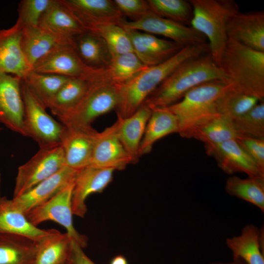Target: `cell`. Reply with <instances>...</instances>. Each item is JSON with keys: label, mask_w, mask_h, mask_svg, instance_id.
<instances>
[{"label": "cell", "mask_w": 264, "mask_h": 264, "mask_svg": "<svg viewBox=\"0 0 264 264\" xmlns=\"http://www.w3.org/2000/svg\"><path fill=\"white\" fill-rule=\"evenodd\" d=\"M209 264H246L244 261L240 259H233V261L229 263L214 262Z\"/></svg>", "instance_id": "f6af8a7d"}, {"label": "cell", "mask_w": 264, "mask_h": 264, "mask_svg": "<svg viewBox=\"0 0 264 264\" xmlns=\"http://www.w3.org/2000/svg\"><path fill=\"white\" fill-rule=\"evenodd\" d=\"M133 52L146 66L158 65L169 59L184 46L144 32L125 29Z\"/></svg>", "instance_id": "ac0fdd59"}, {"label": "cell", "mask_w": 264, "mask_h": 264, "mask_svg": "<svg viewBox=\"0 0 264 264\" xmlns=\"http://www.w3.org/2000/svg\"><path fill=\"white\" fill-rule=\"evenodd\" d=\"M122 16L126 15L137 20L151 11L147 0H113ZM132 20V21H133Z\"/></svg>", "instance_id": "b9f144b4"}, {"label": "cell", "mask_w": 264, "mask_h": 264, "mask_svg": "<svg viewBox=\"0 0 264 264\" xmlns=\"http://www.w3.org/2000/svg\"><path fill=\"white\" fill-rule=\"evenodd\" d=\"M151 11L162 18L190 26L193 8L189 0H148Z\"/></svg>", "instance_id": "74e56055"}, {"label": "cell", "mask_w": 264, "mask_h": 264, "mask_svg": "<svg viewBox=\"0 0 264 264\" xmlns=\"http://www.w3.org/2000/svg\"><path fill=\"white\" fill-rule=\"evenodd\" d=\"M176 116L165 108L152 110L139 148V156L150 153L154 144L162 138L178 132Z\"/></svg>", "instance_id": "f1b7e54d"}, {"label": "cell", "mask_w": 264, "mask_h": 264, "mask_svg": "<svg viewBox=\"0 0 264 264\" xmlns=\"http://www.w3.org/2000/svg\"><path fill=\"white\" fill-rule=\"evenodd\" d=\"M58 232L55 229H41L34 225L25 214L14 206L12 199L0 194V234H18L39 242Z\"/></svg>", "instance_id": "7402d4cb"}, {"label": "cell", "mask_w": 264, "mask_h": 264, "mask_svg": "<svg viewBox=\"0 0 264 264\" xmlns=\"http://www.w3.org/2000/svg\"><path fill=\"white\" fill-rule=\"evenodd\" d=\"M207 52H209L207 42L184 46L166 61L148 66L126 83L118 84L119 99L115 109L117 117L126 118L132 114L179 65Z\"/></svg>", "instance_id": "6da1fadb"}, {"label": "cell", "mask_w": 264, "mask_h": 264, "mask_svg": "<svg viewBox=\"0 0 264 264\" xmlns=\"http://www.w3.org/2000/svg\"><path fill=\"white\" fill-rule=\"evenodd\" d=\"M97 132L91 126L64 125L60 145L63 150L65 166L79 170L90 165Z\"/></svg>", "instance_id": "7c38bea8"}, {"label": "cell", "mask_w": 264, "mask_h": 264, "mask_svg": "<svg viewBox=\"0 0 264 264\" xmlns=\"http://www.w3.org/2000/svg\"><path fill=\"white\" fill-rule=\"evenodd\" d=\"M22 80L12 74L0 73V123L23 136Z\"/></svg>", "instance_id": "5bb4252c"}, {"label": "cell", "mask_w": 264, "mask_h": 264, "mask_svg": "<svg viewBox=\"0 0 264 264\" xmlns=\"http://www.w3.org/2000/svg\"><path fill=\"white\" fill-rule=\"evenodd\" d=\"M53 0H22L19 3L17 22L22 28L38 26Z\"/></svg>", "instance_id": "ab89813d"}, {"label": "cell", "mask_w": 264, "mask_h": 264, "mask_svg": "<svg viewBox=\"0 0 264 264\" xmlns=\"http://www.w3.org/2000/svg\"><path fill=\"white\" fill-rule=\"evenodd\" d=\"M72 239L58 232L38 242L34 264H65L69 261Z\"/></svg>", "instance_id": "1f68e13d"}, {"label": "cell", "mask_w": 264, "mask_h": 264, "mask_svg": "<svg viewBox=\"0 0 264 264\" xmlns=\"http://www.w3.org/2000/svg\"><path fill=\"white\" fill-rule=\"evenodd\" d=\"M264 229L249 224L238 236L226 239L233 259H240L246 264H264Z\"/></svg>", "instance_id": "d4e9b609"}, {"label": "cell", "mask_w": 264, "mask_h": 264, "mask_svg": "<svg viewBox=\"0 0 264 264\" xmlns=\"http://www.w3.org/2000/svg\"><path fill=\"white\" fill-rule=\"evenodd\" d=\"M148 66L133 52L113 56L109 66L96 80L115 84L128 81Z\"/></svg>", "instance_id": "4dcf8cb0"}, {"label": "cell", "mask_w": 264, "mask_h": 264, "mask_svg": "<svg viewBox=\"0 0 264 264\" xmlns=\"http://www.w3.org/2000/svg\"><path fill=\"white\" fill-rule=\"evenodd\" d=\"M77 170L64 166L50 177L22 195L13 198L15 207L26 214L48 200L61 189L73 183Z\"/></svg>", "instance_id": "e0dca14e"}, {"label": "cell", "mask_w": 264, "mask_h": 264, "mask_svg": "<svg viewBox=\"0 0 264 264\" xmlns=\"http://www.w3.org/2000/svg\"><path fill=\"white\" fill-rule=\"evenodd\" d=\"M110 264H128V263L124 256L119 255L114 257Z\"/></svg>", "instance_id": "ee69618b"}, {"label": "cell", "mask_w": 264, "mask_h": 264, "mask_svg": "<svg viewBox=\"0 0 264 264\" xmlns=\"http://www.w3.org/2000/svg\"><path fill=\"white\" fill-rule=\"evenodd\" d=\"M89 86V82L70 78L51 101L48 108L58 118L75 107L81 100Z\"/></svg>", "instance_id": "836d02e7"}, {"label": "cell", "mask_w": 264, "mask_h": 264, "mask_svg": "<svg viewBox=\"0 0 264 264\" xmlns=\"http://www.w3.org/2000/svg\"><path fill=\"white\" fill-rule=\"evenodd\" d=\"M103 69L86 65L79 57L74 45L60 44L40 59L31 70L40 73L80 78L90 82Z\"/></svg>", "instance_id": "30bf717a"}, {"label": "cell", "mask_w": 264, "mask_h": 264, "mask_svg": "<svg viewBox=\"0 0 264 264\" xmlns=\"http://www.w3.org/2000/svg\"><path fill=\"white\" fill-rule=\"evenodd\" d=\"M193 8L190 26L206 38L209 53L219 66L227 40V26L240 12L233 0H190Z\"/></svg>", "instance_id": "277c9868"}, {"label": "cell", "mask_w": 264, "mask_h": 264, "mask_svg": "<svg viewBox=\"0 0 264 264\" xmlns=\"http://www.w3.org/2000/svg\"><path fill=\"white\" fill-rule=\"evenodd\" d=\"M260 102L255 97L234 90L231 86L217 100L216 109L218 113L233 120L247 112Z\"/></svg>", "instance_id": "8d00e7d4"}, {"label": "cell", "mask_w": 264, "mask_h": 264, "mask_svg": "<svg viewBox=\"0 0 264 264\" xmlns=\"http://www.w3.org/2000/svg\"><path fill=\"white\" fill-rule=\"evenodd\" d=\"M235 140L264 174V139L238 135Z\"/></svg>", "instance_id": "60d3db41"}, {"label": "cell", "mask_w": 264, "mask_h": 264, "mask_svg": "<svg viewBox=\"0 0 264 264\" xmlns=\"http://www.w3.org/2000/svg\"><path fill=\"white\" fill-rule=\"evenodd\" d=\"M74 46L88 66L105 69L110 64L111 54L105 41L99 35L87 31L74 38Z\"/></svg>", "instance_id": "f546056e"}, {"label": "cell", "mask_w": 264, "mask_h": 264, "mask_svg": "<svg viewBox=\"0 0 264 264\" xmlns=\"http://www.w3.org/2000/svg\"><path fill=\"white\" fill-rule=\"evenodd\" d=\"M38 242L22 235L0 234V264H34Z\"/></svg>", "instance_id": "83f0119b"}, {"label": "cell", "mask_w": 264, "mask_h": 264, "mask_svg": "<svg viewBox=\"0 0 264 264\" xmlns=\"http://www.w3.org/2000/svg\"><path fill=\"white\" fill-rule=\"evenodd\" d=\"M21 44L26 61L32 69L34 65L54 47L69 44L38 25L22 28Z\"/></svg>", "instance_id": "484cf974"}, {"label": "cell", "mask_w": 264, "mask_h": 264, "mask_svg": "<svg viewBox=\"0 0 264 264\" xmlns=\"http://www.w3.org/2000/svg\"><path fill=\"white\" fill-rule=\"evenodd\" d=\"M2 130V129L0 127V132ZM1 174L0 172V187H1Z\"/></svg>", "instance_id": "bcb514c9"}, {"label": "cell", "mask_w": 264, "mask_h": 264, "mask_svg": "<svg viewBox=\"0 0 264 264\" xmlns=\"http://www.w3.org/2000/svg\"><path fill=\"white\" fill-rule=\"evenodd\" d=\"M22 28L17 21L11 27L0 29V73L23 79L31 69L22 50Z\"/></svg>", "instance_id": "ffe728a7"}, {"label": "cell", "mask_w": 264, "mask_h": 264, "mask_svg": "<svg viewBox=\"0 0 264 264\" xmlns=\"http://www.w3.org/2000/svg\"><path fill=\"white\" fill-rule=\"evenodd\" d=\"M69 78L31 70L22 80L40 102L47 108L57 92Z\"/></svg>", "instance_id": "e575fe53"}, {"label": "cell", "mask_w": 264, "mask_h": 264, "mask_svg": "<svg viewBox=\"0 0 264 264\" xmlns=\"http://www.w3.org/2000/svg\"><path fill=\"white\" fill-rule=\"evenodd\" d=\"M132 163L117 135L116 122L101 132L94 141L90 165L117 170Z\"/></svg>", "instance_id": "9a60e30c"}, {"label": "cell", "mask_w": 264, "mask_h": 264, "mask_svg": "<svg viewBox=\"0 0 264 264\" xmlns=\"http://www.w3.org/2000/svg\"><path fill=\"white\" fill-rule=\"evenodd\" d=\"M64 166V153L60 145L40 148L28 161L18 168L13 198L22 195Z\"/></svg>", "instance_id": "ba28073f"}, {"label": "cell", "mask_w": 264, "mask_h": 264, "mask_svg": "<svg viewBox=\"0 0 264 264\" xmlns=\"http://www.w3.org/2000/svg\"><path fill=\"white\" fill-rule=\"evenodd\" d=\"M228 38L253 49L264 52V11L239 12L229 21Z\"/></svg>", "instance_id": "44dd1931"}, {"label": "cell", "mask_w": 264, "mask_h": 264, "mask_svg": "<svg viewBox=\"0 0 264 264\" xmlns=\"http://www.w3.org/2000/svg\"><path fill=\"white\" fill-rule=\"evenodd\" d=\"M86 30L99 35L105 41L112 56L133 52L128 33L118 23L96 24L88 26Z\"/></svg>", "instance_id": "d590c367"}, {"label": "cell", "mask_w": 264, "mask_h": 264, "mask_svg": "<svg viewBox=\"0 0 264 264\" xmlns=\"http://www.w3.org/2000/svg\"><path fill=\"white\" fill-rule=\"evenodd\" d=\"M152 110L145 104L132 114L126 117H117L116 121L119 139L132 162L136 163L139 158V148Z\"/></svg>", "instance_id": "cb8c5ba5"}, {"label": "cell", "mask_w": 264, "mask_h": 264, "mask_svg": "<svg viewBox=\"0 0 264 264\" xmlns=\"http://www.w3.org/2000/svg\"><path fill=\"white\" fill-rule=\"evenodd\" d=\"M118 99V84L95 80L89 82L79 103L58 119L64 126H91L97 118L115 110Z\"/></svg>", "instance_id": "8992f818"}, {"label": "cell", "mask_w": 264, "mask_h": 264, "mask_svg": "<svg viewBox=\"0 0 264 264\" xmlns=\"http://www.w3.org/2000/svg\"><path fill=\"white\" fill-rule=\"evenodd\" d=\"M230 86L229 82L224 80L207 82L192 88L179 101L166 107L177 118L180 136L186 138L198 124L218 113L217 100Z\"/></svg>", "instance_id": "5b68a950"}, {"label": "cell", "mask_w": 264, "mask_h": 264, "mask_svg": "<svg viewBox=\"0 0 264 264\" xmlns=\"http://www.w3.org/2000/svg\"><path fill=\"white\" fill-rule=\"evenodd\" d=\"M119 25L125 29L163 36L183 46L207 42L203 35L190 26L162 18L151 11L135 20L128 21L123 18Z\"/></svg>", "instance_id": "8fae6325"}, {"label": "cell", "mask_w": 264, "mask_h": 264, "mask_svg": "<svg viewBox=\"0 0 264 264\" xmlns=\"http://www.w3.org/2000/svg\"><path fill=\"white\" fill-rule=\"evenodd\" d=\"M207 154L215 158L218 166L225 173H244L248 176L264 177L256 164L235 139L219 144L205 146Z\"/></svg>", "instance_id": "d6986e66"}, {"label": "cell", "mask_w": 264, "mask_h": 264, "mask_svg": "<svg viewBox=\"0 0 264 264\" xmlns=\"http://www.w3.org/2000/svg\"><path fill=\"white\" fill-rule=\"evenodd\" d=\"M225 189L231 196L250 203L264 211V177L254 176L242 178L237 176L228 177Z\"/></svg>", "instance_id": "d6a6232c"}, {"label": "cell", "mask_w": 264, "mask_h": 264, "mask_svg": "<svg viewBox=\"0 0 264 264\" xmlns=\"http://www.w3.org/2000/svg\"><path fill=\"white\" fill-rule=\"evenodd\" d=\"M219 66L234 90L264 98V52L228 38Z\"/></svg>", "instance_id": "3957f363"}, {"label": "cell", "mask_w": 264, "mask_h": 264, "mask_svg": "<svg viewBox=\"0 0 264 264\" xmlns=\"http://www.w3.org/2000/svg\"><path fill=\"white\" fill-rule=\"evenodd\" d=\"M73 184L74 182L67 185L25 215L29 221L36 226L47 220L59 224L66 229L73 241L84 248L87 246V238L79 233L73 223L71 198Z\"/></svg>", "instance_id": "9c48e42d"}, {"label": "cell", "mask_w": 264, "mask_h": 264, "mask_svg": "<svg viewBox=\"0 0 264 264\" xmlns=\"http://www.w3.org/2000/svg\"><path fill=\"white\" fill-rule=\"evenodd\" d=\"M232 121L238 135L264 139V101Z\"/></svg>", "instance_id": "f35d334b"}, {"label": "cell", "mask_w": 264, "mask_h": 264, "mask_svg": "<svg viewBox=\"0 0 264 264\" xmlns=\"http://www.w3.org/2000/svg\"><path fill=\"white\" fill-rule=\"evenodd\" d=\"M38 25L69 44H74V38L87 32L63 0H53Z\"/></svg>", "instance_id": "2e32d148"}, {"label": "cell", "mask_w": 264, "mask_h": 264, "mask_svg": "<svg viewBox=\"0 0 264 264\" xmlns=\"http://www.w3.org/2000/svg\"><path fill=\"white\" fill-rule=\"evenodd\" d=\"M82 247L72 240L70 262L72 264H96L84 253Z\"/></svg>", "instance_id": "7bdbcfd3"}, {"label": "cell", "mask_w": 264, "mask_h": 264, "mask_svg": "<svg viewBox=\"0 0 264 264\" xmlns=\"http://www.w3.org/2000/svg\"><path fill=\"white\" fill-rule=\"evenodd\" d=\"M114 171L91 165L77 171L71 198L74 215L84 217L87 210L86 199L92 194L102 192L112 180Z\"/></svg>", "instance_id": "4fadbf2b"}, {"label": "cell", "mask_w": 264, "mask_h": 264, "mask_svg": "<svg viewBox=\"0 0 264 264\" xmlns=\"http://www.w3.org/2000/svg\"><path fill=\"white\" fill-rule=\"evenodd\" d=\"M21 92L24 113L23 136L31 138L40 148L60 145L64 125L46 111V108L22 79Z\"/></svg>", "instance_id": "52a82bcc"}, {"label": "cell", "mask_w": 264, "mask_h": 264, "mask_svg": "<svg viewBox=\"0 0 264 264\" xmlns=\"http://www.w3.org/2000/svg\"><path fill=\"white\" fill-rule=\"evenodd\" d=\"M63 1L86 30L89 25L99 23L111 22L119 24L123 19L122 15L113 0H63Z\"/></svg>", "instance_id": "603a6c76"}, {"label": "cell", "mask_w": 264, "mask_h": 264, "mask_svg": "<svg viewBox=\"0 0 264 264\" xmlns=\"http://www.w3.org/2000/svg\"><path fill=\"white\" fill-rule=\"evenodd\" d=\"M65 264H72V263L69 261H68V262H67Z\"/></svg>", "instance_id": "7dc6e473"}, {"label": "cell", "mask_w": 264, "mask_h": 264, "mask_svg": "<svg viewBox=\"0 0 264 264\" xmlns=\"http://www.w3.org/2000/svg\"><path fill=\"white\" fill-rule=\"evenodd\" d=\"M217 80L228 81L209 52L191 58L179 65L150 95L143 104L151 110L169 107L179 101L194 87Z\"/></svg>", "instance_id": "7a4b0ae2"}, {"label": "cell", "mask_w": 264, "mask_h": 264, "mask_svg": "<svg viewBox=\"0 0 264 264\" xmlns=\"http://www.w3.org/2000/svg\"><path fill=\"white\" fill-rule=\"evenodd\" d=\"M237 135L232 120L217 113L198 124L190 132L186 138L196 139L207 146L235 139Z\"/></svg>", "instance_id": "4316f807"}]
</instances>
